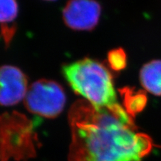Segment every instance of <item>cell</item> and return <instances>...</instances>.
Segmentation results:
<instances>
[{"instance_id":"5","label":"cell","mask_w":161,"mask_h":161,"mask_svg":"<svg viewBox=\"0 0 161 161\" xmlns=\"http://www.w3.org/2000/svg\"><path fill=\"white\" fill-rule=\"evenodd\" d=\"M102 8L96 0H69L63 10L64 23L76 31H91L99 21Z\"/></svg>"},{"instance_id":"7","label":"cell","mask_w":161,"mask_h":161,"mask_svg":"<svg viewBox=\"0 0 161 161\" xmlns=\"http://www.w3.org/2000/svg\"><path fill=\"white\" fill-rule=\"evenodd\" d=\"M140 80L143 88L153 95L161 96V60H154L142 66Z\"/></svg>"},{"instance_id":"1","label":"cell","mask_w":161,"mask_h":161,"mask_svg":"<svg viewBox=\"0 0 161 161\" xmlns=\"http://www.w3.org/2000/svg\"><path fill=\"white\" fill-rule=\"evenodd\" d=\"M72 131L69 161H142L153 148L119 104L96 108L78 100L69 113Z\"/></svg>"},{"instance_id":"10","label":"cell","mask_w":161,"mask_h":161,"mask_svg":"<svg viewBox=\"0 0 161 161\" xmlns=\"http://www.w3.org/2000/svg\"><path fill=\"white\" fill-rule=\"evenodd\" d=\"M108 61L114 71H121L127 65V55L122 49H113L108 54Z\"/></svg>"},{"instance_id":"3","label":"cell","mask_w":161,"mask_h":161,"mask_svg":"<svg viewBox=\"0 0 161 161\" xmlns=\"http://www.w3.org/2000/svg\"><path fill=\"white\" fill-rule=\"evenodd\" d=\"M31 125L28 119L17 112L0 116V161L24 158V148L33 146Z\"/></svg>"},{"instance_id":"4","label":"cell","mask_w":161,"mask_h":161,"mask_svg":"<svg viewBox=\"0 0 161 161\" xmlns=\"http://www.w3.org/2000/svg\"><path fill=\"white\" fill-rule=\"evenodd\" d=\"M66 101L65 92L59 84L52 80L40 79L29 86L24 104L31 114L52 119L61 114Z\"/></svg>"},{"instance_id":"9","label":"cell","mask_w":161,"mask_h":161,"mask_svg":"<svg viewBox=\"0 0 161 161\" xmlns=\"http://www.w3.org/2000/svg\"><path fill=\"white\" fill-rule=\"evenodd\" d=\"M19 7L17 0H0V23H11L17 18Z\"/></svg>"},{"instance_id":"8","label":"cell","mask_w":161,"mask_h":161,"mask_svg":"<svg viewBox=\"0 0 161 161\" xmlns=\"http://www.w3.org/2000/svg\"><path fill=\"white\" fill-rule=\"evenodd\" d=\"M119 92L123 99L125 110L131 117L134 118L146 108L148 98L144 91H135L130 88L125 87L121 89Z\"/></svg>"},{"instance_id":"2","label":"cell","mask_w":161,"mask_h":161,"mask_svg":"<svg viewBox=\"0 0 161 161\" xmlns=\"http://www.w3.org/2000/svg\"><path fill=\"white\" fill-rule=\"evenodd\" d=\"M62 72L73 91L94 107L119 104L111 73L100 62L84 58L64 65Z\"/></svg>"},{"instance_id":"11","label":"cell","mask_w":161,"mask_h":161,"mask_svg":"<svg viewBox=\"0 0 161 161\" xmlns=\"http://www.w3.org/2000/svg\"><path fill=\"white\" fill-rule=\"evenodd\" d=\"M46 1H55V0H46Z\"/></svg>"},{"instance_id":"6","label":"cell","mask_w":161,"mask_h":161,"mask_svg":"<svg viewBox=\"0 0 161 161\" xmlns=\"http://www.w3.org/2000/svg\"><path fill=\"white\" fill-rule=\"evenodd\" d=\"M25 74L14 66H0V104L15 105L25 98L28 91Z\"/></svg>"}]
</instances>
